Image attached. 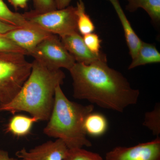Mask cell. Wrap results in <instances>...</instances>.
I'll return each instance as SVG.
<instances>
[{
	"mask_svg": "<svg viewBox=\"0 0 160 160\" xmlns=\"http://www.w3.org/2000/svg\"><path fill=\"white\" fill-rule=\"evenodd\" d=\"M69 71L75 98L118 112L138 102L139 91L132 88L127 79L109 67L107 62L89 65L76 62Z\"/></svg>",
	"mask_w": 160,
	"mask_h": 160,
	"instance_id": "6da1fadb",
	"label": "cell"
},
{
	"mask_svg": "<svg viewBox=\"0 0 160 160\" xmlns=\"http://www.w3.org/2000/svg\"><path fill=\"white\" fill-rule=\"evenodd\" d=\"M31 72L18 93L0 111L26 112L38 121H48L54 104L55 91L66 78L61 69H52L34 59Z\"/></svg>",
	"mask_w": 160,
	"mask_h": 160,
	"instance_id": "7a4b0ae2",
	"label": "cell"
},
{
	"mask_svg": "<svg viewBox=\"0 0 160 160\" xmlns=\"http://www.w3.org/2000/svg\"><path fill=\"white\" fill-rule=\"evenodd\" d=\"M92 105L83 106L72 102L64 94L61 86L55 91L54 104L44 133L62 140L68 149L91 147L84 128L86 117L92 112Z\"/></svg>",
	"mask_w": 160,
	"mask_h": 160,
	"instance_id": "3957f363",
	"label": "cell"
},
{
	"mask_svg": "<svg viewBox=\"0 0 160 160\" xmlns=\"http://www.w3.org/2000/svg\"><path fill=\"white\" fill-rule=\"evenodd\" d=\"M25 55L0 52V108L13 99L31 72Z\"/></svg>",
	"mask_w": 160,
	"mask_h": 160,
	"instance_id": "277c9868",
	"label": "cell"
},
{
	"mask_svg": "<svg viewBox=\"0 0 160 160\" xmlns=\"http://www.w3.org/2000/svg\"><path fill=\"white\" fill-rule=\"evenodd\" d=\"M23 15L29 23L39 29L60 37L79 32L76 7L69 6L62 9L38 13L33 10Z\"/></svg>",
	"mask_w": 160,
	"mask_h": 160,
	"instance_id": "5b68a950",
	"label": "cell"
},
{
	"mask_svg": "<svg viewBox=\"0 0 160 160\" xmlns=\"http://www.w3.org/2000/svg\"><path fill=\"white\" fill-rule=\"evenodd\" d=\"M30 55L52 69L70 70L76 62L74 58L56 35L51 34L36 46Z\"/></svg>",
	"mask_w": 160,
	"mask_h": 160,
	"instance_id": "8992f818",
	"label": "cell"
},
{
	"mask_svg": "<svg viewBox=\"0 0 160 160\" xmlns=\"http://www.w3.org/2000/svg\"><path fill=\"white\" fill-rule=\"evenodd\" d=\"M105 160H160V138L130 147L118 146L107 152Z\"/></svg>",
	"mask_w": 160,
	"mask_h": 160,
	"instance_id": "52a82bcc",
	"label": "cell"
},
{
	"mask_svg": "<svg viewBox=\"0 0 160 160\" xmlns=\"http://www.w3.org/2000/svg\"><path fill=\"white\" fill-rule=\"evenodd\" d=\"M68 147L62 140L48 141L33 149H22L17 152L19 160H63L66 157Z\"/></svg>",
	"mask_w": 160,
	"mask_h": 160,
	"instance_id": "ba28073f",
	"label": "cell"
},
{
	"mask_svg": "<svg viewBox=\"0 0 160 160\" xmlns=\"http://www.w3.org/2000/svg\"><path fill=\"white\" fill-rule=\"evenodd\" d=\"M60 38L61 42L76 62L89 65L98 61L107 62L106 54L102 52L99 55L95 54L88 49L79 32Z\"/></svg>",
	"mask_w": 160,
	"mask_h": 160,
	"instance_id": "9c48e42d",
	"label": "cell"
},
{
	"mask_svg": "<svg viewBox=\"0 0 160 160\" xmlns=\"http://www.w3.org/2000/svg\"><path fill=\"white\" fill-rule=\"evenodd\" d=\"M51 34L38 28H17L1 35L11 40L30 55L41 42Z\"/></svg>",
	"mask_w": 160,
	"mask_h": 160,
	"instance_id": "30bf717a",
	"label": "cell"
},
{
	"mask_svg": "<svg viewBox=\"0 0 160 160\" xmlns=\"http://www.w3.org/2000/svg\"><path fill=\"white\" fill-rule=\"evenodd\" d=\"M113 6L124 30L126 43L129 48L132 58H134L139 49L142 41L138 37L132 29L129 20L126 17L119 0H107Z\"/></svg>",
	"mask_w": 160,
	"mask_h": 160,
	"instance_id": "8fae6325",
	"label": "cell"
},
{
	"mask_svg": "<svg viewBox=\"0 0 160 160\" xmlns=\"http://www.w3.org/2000/svg\"><path fill=\"white\" fill-rule=\"evenodd\" d=\"M160 62V53L155 46L142 42L137 54L132 59L128 69H131L138 66Z\"/></svg>",
	"mask_w": 160,
	"mask_h": 160,
	"instance_id": "7c38bea8",
	"label": "cell"
},
{
	"mask_svg": "<svg viewBox=\"0 0 160 160\" xmlns=\"http://www.w3.org/2000/svg\"><path fill=\"white\" fill-rule=\"evenodd\" d=\"M128 4L126 9L130 12H134L139 8L146 12L155 25L160 22V0H126Z\"/></svg>",
	"mask_w": 160,
	"mask_h": 160,
	"instance_id": "4fadbf2b",
	"label": "cell"
},
{
	"mask_svg": "<svg viewBox=\"0 0 160 160\" xmlns=\"http://www.w3.org/2000/svg\"><path fill=\"white\" fill-rule=\"evenodd\" d=\"M108 126L107 120L103 115L93 112L86 117L84 122L86 134L95 137L105 134Z\"/></svg>",
	"mask_w": 160,
	"mask_h": 160,
	"instance_id": "5bb4252c",
	"label": "cell"
},
{
	"mask_svg": "<svg viewBox=\"0 0 160 160\" xmlns=\"http://www.w3.org/2000/svg\"><path fill=\"white\" fill-rule=\"evenodd\" d=\"M38 120L34 117H29L21 115L13 117L9 121L7 131L18 137H22L29 134L32 125Z\"/></svg>",
	"mask_w": 160,
	"mask_h": 160,
	"instance_id": "9a60e30c",
	"label": "cell"
},
{
	"mask_svg": "<svg viewBox=\"0 0 160 160\" xmlns=\"http://www.w3.org/2000/svg\"><path fill=\"white\" fill-rule=\"evenodd\" d=\"M0 21L19 28H38L29 23L22 14L12 11L3 0H0Z\"/></svg>",
	"mask_w": 160,
	"mask_h": 160,
	"instance_id": "2e32d148",
	"label": "cell"
},
{
	"mask_svg": "<svg viewBox=\"0 0 160 160\" xmlns=\"http://www.w3.org/2000/svg\"><path fill=\"white\" fill-rule=\"evenodd\" d=\"M76 7L79 32L83 36L93 32L95 27L92 20L86 13L83 0H78Z\"/></svg>",
	"mask_w": 160,
	"mask_h": 160,
	"instance_id": "e0dca14e",
	"label": "cell"
},
{
	"mask_svg": "<svg viewBox=\"0 0 160 160\" xmlns=\"http://www.w3.org/2000/svg\"><path fill=\"white\" fill-rule=\"evenodd\" d=\"M143 125L150 129L153 135L158 137L160 134L159 104H157L152 111L146 112Z\"/></svg>",
	"mask_w": 160,
	"mask_h": 160,
	"instance_id": "ac0fdd59",
	"label": "cell"
},
{
	"mask_svg": "<svg viewBox=\"0 0 160 160\" xmlns=\"http://www.w3.org/2000/svg\"><path fill=\"white\" fill-rule=\"evenodd\" d=\"M63 160H103L98 153L92 152L82 148L68 149Z\"/></svg>",
	"mask_w": 160,
	"mask_h": 160,
	"instance_id": "d6986e66",
	"label": "cell"
},
{
	"mask_svg": "<svg viewBox=\"0 0 160 160\" xmlns=\"http://www.w3.org/2000/svg\"><path fill=\"white\" fill-rule=\"evenodd\" d=\"M83 39L86 46L92 53L97 55L102 53L100 51L102 41L98 34L92 32L83 36Z\"/></svg>",
	"mask_w": 160,
	"mask_h": 160,
	"instance_id": "ffe728a7",
	"label": "cell"
},
{
	"mask_svg": "<svg viewBox=\"0 0 160 160\" xmlns=\"http://www.w3.org/2000/svg\"><path fill=\"white\" fill-rule=\"evenodd\" d=\"M0 52H15L28 55L27 52L18 46L11 40L0 34Z\"/></svg>",
	"mask_w": 160,
	"mask_h": 160,
	"instance_id": "44dd1931",
	"label": "cell"
},
{
	"mask_svg": "<svg viewBox=\"0 0 160 160\" xmlns=\"http://www.w3.org/2000/svg\"><path fill=\"white\" fill-rule=\"evenodd\" d=\"M34 12L45 13L57 9L54 0H32Z\"/></svg>",
	"mask_w": 160,
	"mask_h": 160,
	"instance_id": "7402d4cb",
	"label": "cell"
},
{
	"mask_svg": "<svg viewBox=\"0 0 160 160\" xmlns=\"http://www.w3.org/2000/svg\"><path fill=\"white\" fill-rule=\"evenodd\" d=\"M12 6H13L15 9L18 8H26L27 6L28 0H8Z\"/></svg>",
	"mask_w": 160,
	"mask_h": 160,
	"instance_id": "603a6c76",
	"label": "cell"
},
{
	"mask_svg": "<svg viewBox=\"0 0 160 160\" xmlns=\"http://www.w3.org/2000/svg\"><path fill=\"white\" fill-rule=\"evenodd\" d=\"M19 27H16L9 25L2 22L0 21V34H4L7 33L8 32L11 31L12 29Z\"/></svg>",
	"mask_w": 160,
	"mask_h": 160,
	"instance_id": "cb8c5ba5",
	"label": "cell"
},
{
	"mask_svg": "<svg viewBox=\"0 0 160 160\" xmlns=\"http://www.w3.org/2000/svg\"><path fill=\"white\" fill-rule=\"evenodd\" d=\"M57 9H64L69 6L71 0H54Z\"/></svg>",
	"mask_w": 160,
	"mask_h": 160,
	"instance_id": "d4e9b609",
	"label": "cell"
},
{
	"mask_svg": "<svg viewBox=\"0 0 160 160\" xmlns=\"http://www.w3.org/2000/svg\"><path fill=\"white\" fill-rule=\"evenodd\" d=\"M0 160H18L14 158L9 157L7 152L3 150H0Z\"/></svg>",
	"mask_w": 160,
	"mask_h": 160,
	"instance_id": "484cf974",
	"label": "cell"
}]
</instances>
